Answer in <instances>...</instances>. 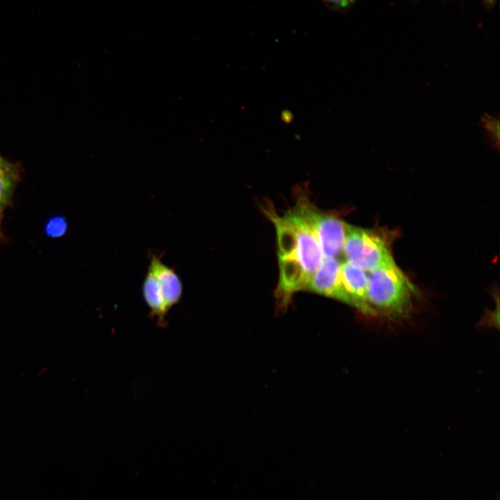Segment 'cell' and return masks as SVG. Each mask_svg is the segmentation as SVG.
Instances as JSON below:
<instances>
[{
    "label": "cell",
    "instance_id": "cell-8",
    "mask_svg": "<svg viewBox=\"0 0 500 500\" xmlns=\"http://www.w3.org/2000/svg\"><path fill=\"white\" fill-rule=\"evenodd\" d=\"M142 295L150 310V317H156L158 325L165 327L166 315L169 309L155 276L149 269L142 284Z\"/></svg>",
    "mask_w": 500,
    "mask_h": 500
},
{
    "label": "cell",
    "instance_id": "cell-12",
    "mask_svg": "<svg viewBox=\"0 0 500 500\" xmlns=\"http://www.w3.org/2000/svg\"><path fill=\"white\" fill-rule=\"evenodd\" d=\"M330 11L344 12L349 10L359 0H321Z\"/></svg>",
    "mask_w": 500,
    "mask_h": 500
},
{
    "label": "cell",
    "instance_id": "cell-5",
    "mask_svg": "<svg viewBox=\"0 0 500 500\" xmlns=\"http://www.w3.org/2000/svg\"><path fill=\"white\" fill-rule=\"evenodd\" d=\"M306 290L351 305L340 278V263L337 258H324L313 274Z\"/></svg>",
    "mask_w": 500,
    "mask_h": 500
},
{
    "label": "cell",
    "instance_id": "cell-11",
    "mask_svg": "<svg viewBox=\"0 0 500 500\" xmlns=\"http://www.w3.org/2000/svg\"><path fill=\"white\" fill-rule=\"evenodd\" d=\"M67 224L65 218L55 217L49 220L45 226L47 234L53 238L60 237L67 231Z\"/></svg>",
    "mask_w": 500,
    "mask_h": 500
},
{
    "label": "cell",
    "instance_id": "cell-14",
    "mask_svg": "<svg viewBox=\"0 0 500 500\" xmlns=\"http://www.w3.org/2000/svg\"><path fill=\"white\" fill-rule=\"evenodd\" d=\"M0 223H1V219H0ZM1 226H0V239H1Z\"/></svg>",
    "mask_w": 500,
    "mask_h": 500
},
{
    "label": "cell",
    "instance_id": "cell-2",
    "mask_svg": "<svg viewBox=\"0 0 500 500\" xmlns=\"http://www.w3.org/2000/svg\"><path fill=\"white\" fill-rule=\"evenodd\" d=\"M367 301L372 317L399 320L412 310V285L395 264L369 272Z\"/></svg>",
    "mask_w": 500,
    "mask_h": 500
},
{
    "label": "cell",
    "instance_id": "cell-7",
    "mask_svg": "<svg viewBox=\"0 0 500 500\" xmlns=\"http://www.w3.org/2000/svg\"><path fill=\"white\" fill-rule=\"evenodd\" d=\"M162 255L151 253L148 269L155 276L169 309L177 304L183 294L182 281L174 268L166 265Z\"/></svg>",
    "mask_w": 500,
    "mask_h": 500
},
{
    "label": "cell",
    "instance_id": "cell-1",
    "mask_svg": "<svg viewBox=\"0 0 500 500\" xmlns=\"http://www.w3.org/2000/svg\"><path fill=\"white\" fill-rule=\"evenodd\" d=\"M264 206L262 210L274 224L277 235L278 298L283 305L287 304L294 292L306 290L324 256L312 232L289 210L280 216L272 203Z\"/></svg>",
    "mask_w": 500,
    "mask_h": 500
},
{
    "label": "cell",
    "instance_id": "cell-9",
    "mask_svg": "<svg viewBox=\"0 0 500 500\" xmlns=\"http://www.w3.org/2000/svg\"><path fill=\"white\" fill-rule=\"evenodd\" d=\"M19 177V170L17 165L0 155V219L4 209L10 203Z\"/></svg>",
    "mask_w": 500,
    "mask_h": 500
},
{
    "label": "cell",
    "instance_id": "cell-3",
    "mask_svg": "<svg viewBox=\"0 0 500 500\" xmlns=\"http://www.w3.org/2000/svg\"><path fill=\"white\" fill-rule=\"evenodd\" d=\"M306 185L296 186V202L288 210L312 232L324 258H337L343 251L347 223L333 212L317 208L310 200Z\"/></svg>",
    "mask_w": 500,
    "mask_h": 500
},
{
    "label": "cell",
    "instance_id": "cell-13",
    "mask_svg": "<svg viewBox=\"0 0 500 500\" xmlns=\"http://www.w3.org/2000/svg\"><path fill=\"white\" fill-rule=\"evenodd\" d=\"M281 119L286 124L290 123L293 119V115L289 110H284L281 113Z\"/></svg>",
    "mask_w": 500,
    "mask_h": 500
},
{
    "label": "cell",
    "instance_id": "cell-10",
    "mask_svg": "<svg viewBox=\"0 0 500 500\" xmlns=\"http://www.w3.org/2000/svg\"><path fill=\"white\" fill-rule=\"evenodd\" d=\"M485 138L489 144L498 151L499 149V119L498 117L484 113L480 119Z\"/></svg>",
    "mask_w": 500,
    "mask_h": 500
},
{
    "label": "cell",
    "instance_id": "cell-4",
    "mask_svg": "<svg viewBox=\"0 0 500 500\" xmlns=\"http://www.w3.org/2000/svg\"><path fill=\"white\" fill-rule=\"evenodd\" d=\"M343 252L347 261L368 272L396 264L390 238L378 230L346 224Z\"/></svg>",
    "mask_w": 500,
    "mask_h": 500
},
{
    "label": "cell",
    "instance_id": "cell-6",
    "mask_svg": "<svg viewBox=\"0 0 500 500\" xmlns=\"http://www.w3.org/2000/svg\"><path fill=\"white\" fill-rule=\"evenodd\" d=\"M340 278L351 306L370 316L367 301L368 277L365 271L347 260L340 263Z\"/></svg>",
    "mask_w": 500,
    "mask_h": 500
}]
</instances>
